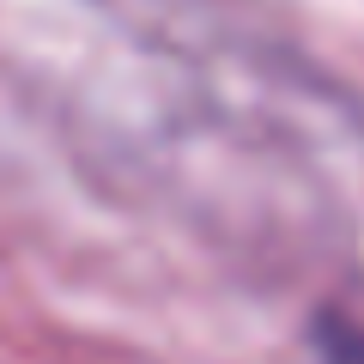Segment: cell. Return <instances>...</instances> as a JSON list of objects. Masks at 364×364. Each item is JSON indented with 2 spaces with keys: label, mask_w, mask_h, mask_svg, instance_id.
Returning <instances> with one entry per match:
<instances>
[{
  "label": "cell",
  "mask_w": 364,
  "mask_h": 364,
  "mask_svg": "<svg viewBox=\"0 0 364 364\" xmlns=\"http://www.w3.org/2000/svg\"><path fill=\"white\" fill-rule=\"evenodd\" d=\"M316 352H322V364H364V328L352 322H316Z\"/></svg>",
  "instance_id": "6da1fadb"
}]
</instances>
